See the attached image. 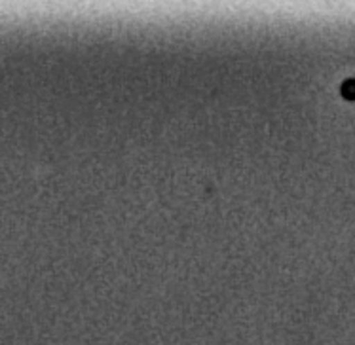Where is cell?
<instances>
[{
	"label": "cell",
	"mask_w": 355,
	"mask_h": 345,
	"mask_svg": "<svg viewBox=\"0 0 355 345\" xmlns=\"http://www.w3.org/2000/svg\"><path fill=\"white\" fill-rule=\"evenodd\" d=\"M342 95L349 99V101H355V80H348L344 86H342Z\"/></svg>",
	"instance_id": "6da1fadb"
}]
</instances>
